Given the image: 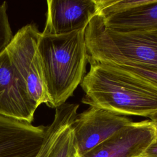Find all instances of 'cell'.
<instances>
[{"instance_id":"9c48e42d","label":"cell","mask_w":157,"mask_h":157,"mask_svg":"<svg viewBox=\"0 0 157 157\" xmlns=\"http://www.w3.org/2000/svg\"><path fill=\"white\" fill-rule=\"evenodd\" d=\"M36 110L21 86L5 48L0 53V115L31 123Z\"/></svg>"},{"instance_id":"8992f818","label":"cell","mask_w":157,"mask_h":157,"mask_svg":"<svg viewBox=\"0 0 157 157\" xmlns=\"http://www.w3.org/2000/svg\"><path fill=\"white\" fill-rule=\"evenodd\" d=\"M157 136L150 120L132 122L77 157H140Z\"/></svg>"},{"instance_id":"8fae6325","label":"cell","mask_w":157,"mask_h":157,"mask_svg":"<svg viewBox=\"0 0 157 157\" xmlns=\"http://www.w3.org/2000/svg\"><path fill=\"white\" fill-rule=\"evenodd\" d=\"M76 117L66 122L60 129L47 157H75L77 151L72 124Z\"/></svg>"},{"instance_id":"ba28073f","label":"cell","mask_w":157,"mask_h":157,"mask_svg":"<svg viewBox=\"0 0 157 157\" xmlns=\"http://www.w3.org/2000/svg\"><path fill=\"white\" fill-rule=\"evenodd\" d=\"M43 34L61 35L87 27L98 13V0H48Z\"/></svg>"},{"instance_id":"3957f363","label":"cell","mask_w":157,"mask_h":157,"mask_svg":"<svg viewBox=\"0 0 157 157\" xmlns=\"http://www.w3.org/2000/svg\"><path fill=\"white\" fill-rule=\"evenodd\" d=\"M88 59L157 72V36L106 28L99 15L85 29Z\"/></svg>"},{"instance_id":"6da1fadb","label":"cell","mask_w":157,"mask_h":157,"mask_svg":"<svg viewBox=\"0 0 157 157\" xmlns=\"http://www.w3.org/2000/svg\"><path fill=\"white\" fill-rule=\"evenodd\" d=\"M80 85L82 102L121 115L149 117L157 112V83L121 67L88 59Z\"/></svg>"},{"instance_id":"5b68a950","label":"cell","mask_w":157,"mask_h":157,"mask_svg":"<svg viewBox=\"0 0 157 157\" xmlns=\"http://www.w3.org/2000/svg\"><path fill=\"white\" fill-rule=\"evenodd\" d=\"M132 122L126 116L90 106L77 114L72 124L77 156L90 151Z\"/></svg>"},{"instance_id":"30bf717a","label":"cell","mask_w":157,"mask_h":157,"mask_svg":"<svg viewBox=\"0 0 157 157\" xmlns=\"http://www.w3.org/2000/svg\"><path fill=\"white\" fill-rule=\"evenodd\" d=\"M101 18L109 29L157 36V0H145L136 7Z\"/></svg>"},{"instance_id":"7a4b0ae2","label":"cell","mask_w":157,"mask_h":157,"mask_svg":"<svg viewBox=\"0 0 157 157\" xmlns=\"http://www.w3.org/2000/svg\"><path fill=\"white\" fill-rule=\"evenodd\" d=\"M85 29L61 35H39L37 50L51 108L64 104L85 75L89 57Z\"/></svg>"},{"instance_id":"4fadbf2b","label":"cell","mask_w":157,"mask_h":157,"mask_svg":"<svg viewBox=\"0 0 157 157\" xmlns=\"http://www.w3.org/2000/svg\"><path fill=\"white\" fill-rule=\"evenodd\" d=\"M119 67H122L124 69H126L128 71L135 72L137 74H139L141 76H143V77L148 78V80H150L151 81H153V82L157 83V72L142 69L136 68V67H128V66H119Z\"/></svg>"},{"instance_id":"277c9868","label":"cell","mask_w":157,"mask_h":157,"mask_svg":"<svg viewBox=\"0 0 157 157\" xmlns=\"http://www.w3.org/2000/svg\"><path fill=\"white\" fill-rule=\"evenodd\" d=\"M40 34L36 25H26L6 48L20 85L36 109L41 104H50L37 50Z\"/></svg>"},{"instance_id":"52a82bcc","label":"cell","mask_w":157,"mask_h":157,"mask_svg":"<svg viewBox=\"0 0 157 157\" xmlns=\"http://www.w3.org/2000/svg\"><path fill=\"white\" fill-rule=\"evenodd\" d=\"M47 128L0 115V157H37Z\"/></svg>"},{"instance_id":"7c38bea8","label":"cell","mask_w":157,"mask_h":157,"mask_svg":"<svg viewBox=\"0 0 157 157\" xmlns=\"http://www.w3.org/2000/svg\"><path fill=\"white\" fill-rule=\"evenodd\" d=\"M61 129V126L52 123L48 126L46 139L44 142V145L40 151L37 157H47L51 148L53 146L54 141L58 135V132Z\"/></svg>"},{"instance_id":"9a60e30c","label":"cell","mask_w":157,"mask_h":157,"mask_svg":"<svg viewBox=\"0 0 157 157\" xmlns=\"http://www.w3.org/2000/svg\"><path fill=\"white\" fill-rule=\"evenodd\" d=\"M148 118H150V120L151 121L154 126V128L155 129V131L157 134V112L153 113V115L150 116Z\"/></svg>"},{"instance_id":"2e32d148","label":"cell","mask_w":157,"mask_h":157,"mask_svg":"<svg viewBox=\"0 0 157 157\" xmlns=\"http://www.w3.org/2000/svg\"><path fill=\"white\" fill-rule=\"evenodd\" d=\"M75 157H77V156H75Z\"/></svg>"},{"instance_id":"5bb4252c","label":"cell","mask_w":157,"mask_h":157,"mask_svg":"<svg viewBox=\"0 0 157 157\" xmlns=\"http://www.w3.org/2000/svg\"><path fill=\"white\" fill-rule=\"evenodd\" d=\"M140 157H157V136Z\"/></svg>"}]
</instances>
